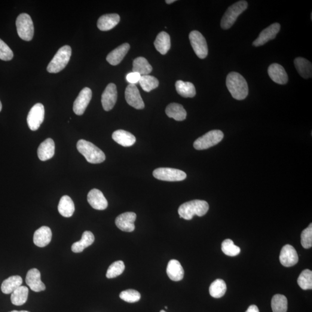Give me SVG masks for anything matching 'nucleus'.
<instances>
[{
	"label": "nucleus",
	"mask_w": 312,
	"mask_h": 312,
	"mask_svg": "<svg viewBox=\"0 0 312 312\" xmlns=\"http://www.w3.org/2000/svg\"><path fill=\"white\" fill-rule=\"evenodd\" d=\"M58 210L60 215L65 218L71 217L75 211V205L72 199L68 195H64L60 199Z\"/></svg>",
	"instance_id": "nucleus-28"
},
{
	"label": "nucleus",
	"mask_w": 312,
	"mask_h": 312,
	"mask_svg": "<svg viewBox=\"0 0 312 312\" xmlns=\"http://www.w3.org/2000/svg\"><path fill=\"white\" fill-rule=\"evenodd\" d=\"M112 139L119 145L124 147L133 146L136 142L135 136L123 130L115 131L112 134Z\"/></svg>",
	"instance_id": "nucleus-25"
},
{
	"label": "nucleus",
	"mask_w": 312,
	"mask_h": 312,
	"mask_svg": "<svg viewBox=\"0 0 312 312\" xmlns=\"http://www.w3.org/2000/svg\"><path fill=\"white\" fill-rule=\"evenodd\" d=\"M72 54L71 48L65 45L61 48L53 57L47 67L50 73H58L62 71L68 64Z\"/></svg>",
	"instance_id": "nucleus-4"
},
{
	"label": "nucleus",
	"mask_w": 312,
	"mask_h": 312,
	"mask_svg": "<svg viewBox=\"0 0 312 312\" xmlns=\"http://www.w3.org/2000/svg\"><path fill=\"white\" fill-rule=\"evenodd\" d=\"M118 14H106L101 17L97 21V27L102 31H109L114 29L120 21Z\"/></svg>",
	"instance_id": "nucleus-21"
},
{
	"label": "nucleus",
	"mask_w": 312,
	"mask_h": 312,
	"mask_svg": "<svg viewBox=\"0 0 312 312\" xmlns=\"http://www.w3.org/2000/svg\"><path fill=\"white\" fill-rule=\"evenodd\" d=\"M78 151L86 160L91 164H100L105 160L104 153L93 143L84 139L79 140L76 145Z\"/></svg>",
	"instance_id": "nucleus-3"
},
{
	"label": "nucleus",
	"mask_w": 312,
	"mask_h": 312,
	"mask_svg": "<svg viewBox=\"0 0 312 312\" xmlns=\"http://www.w3.org/2000/svg\"><path fill=\"white\" fill-rule=\"evenodd\" d=\"M248 7L246 1H240L235 2L228 8L221 20V27L223 29L227 30L233 26L237 18Z\"/></svg>",
	"instance_id": "nucleus-5"
},
{
	"label": "nucleus",
	"mask_w": 312,
	"mask_h": 312,
	"mask_svg": "<svg viewBox=\"0 0 312 312\" xmlns=\"http://www.w3.org/2000/svg\"><path fill=\"white\" fill-rule=\"evenodd\" d=\"M125 270L123 261H118L112 263L107 270L106 277L108 279L116 277L121 275Z\"/></svg>",
	"instance_id": "nucleus-39"
},
{
	"label": "nucleus",
	"mask_w": 312,
	"mask_h": 312,
	"mask_svg": "<svg viewBox=\"0 0 312 312\" xmlns=\"http://www.w3.org/2000/svg\"><path fill=\"white\" fill-rule=\"evenodd\" d=\"M139 83L142 89L146 92L155 89L158 87V79L154 76L149 75H143L140 77Z\"/></svg>",
	"instance_id": "nucleus-37"
},
{
	"label": "nucleus",
	"mask_w": 312,
	"mask_h": 312,
	"mask_svg": "<svg viewBox=\"0 0 312 312\" xmlns=\"http://www.w3.org/2000/svg\"><path fill=\"white\" fill-rule=\"evenodd\" d=\"M297 282L302 290L312 289V272L310 270H305L301 272L298 277Z\"/></svg>",
	"instance_id": "nucleus-38"
},
{
	"label": "nucleus",
	"mask_w": 312,
	"mask_h": 312,
	"mask_svg": "<svg viewBox=\"0 0 312 312\" xmlns=\"http://www.w3.org/2000/svg\"><path fill=\"white\" fill-rule=\"evenodd\" d=\"M227 291V286L222 279H216L213 281L209 287L210 295L213 298H220L224 296Z\"/></svg>",
	"instance_id": "nucleus-35"
},
{
	"label": "nucleus",
	"mask_w": 312,
	"mask_h": 312,
	"mask_svg": "<svg viewBox=\"0 0 312 312\" xmlns=\"http://www.w3.org/2000/svg\"><path fill=\"white\" fill-rule=\"evenodd\" d=\"M14 53L7 44L0 39V59L10 61L13 59Z\"/></svg>",
	"instance_id": "nucleus-43"
},
{
	"label": "nucleus",
	"mask_w": 312,
	"mask_h": 312,
	"mask_svg": "<svg viewBox=\"0 0 312 312\" xmlns=\"http://www.w3.org/2000/svg\"><path fill=\"white\" fill-rule=\"evenodd\" d=\"M280 29V24L275 23L263 30L260 34L259 37L253 42V45L255 47H260L264 45L269 41L272 40L276 37Z\"/></svg>",
	"instance_id": "nucleus-15"
},
{
	"label": "nucleus",
	"mask_w": 312,
	"mask_h": 312,
	"mask_svg": "<svg viewBox=\"0 0 312 312\" xmlns=\"http://www.w3.org/2000/svg\"><path fill=\"white\" fill-rule=\"evenodd\" d=\"M1 109H2V104H1V101H0V112L1 111Z\"/></svg>",
	"instance_id": "nucleus-48"
},
{
	"label": "nucleus",
	"mask_w": 312,
	"mask_h": 312,
	"mask_svg": "<svg viewBox=\"0 0 312 312\" xmlns=\"http://www.w3.org/2000/svg\"><path fill=\"white\" fill-rule=\"evenodd\" d=\"M160 312H166L165 311L162 310V311H160Z\"/></svg>",
	"instance_id": "nucleus-49"
},
{
	"label": "nucleus",
	"mask_w": 312,
	"mask_h": 312,
	"mask_svg": "<svg viewBox=\"0 0 312 312\" xmlns=\"http://www.w3.org/2000/svg\"><path fill=\"white\" fill-rule=\"evenodd\" d=\"M287 299L285 296L276 295L271 301L272 310L273 312H286L287 311Z\"/></svg>",
	"instance_id": "nucleus-36"
},
{
	"label": "nucleus",
	"mask_w": 312,
	"mask_h": 312,
	"mask_svg": "<svg viewBox=\"0 0 312 312\" xmlns=\"http://www.w3.org/2000/svg\"><path fill=\"white\" fill-rule=\"evenodd\" d=\"M246 312H260L258 307L256 305H252L247 309Z\"/></svg>",
	"instance_id": "nucleus-45"
},
{
	"label": "nucleus",
	"mask_w": 312,
	"mask_h": 312,
	"mask_svg": "<svg viewBox=\"0 0 312 312\" xmlns=\"http://www.w3.org/2000/svg\"><path fill=\"white\" fill-rule=\"evenodd\" d=\"M137 215L134 212H125L116 218L115 224L118 228L124 232H133L135 229Z\"/></svg>",
	"instance_id": "nucleus-16"
},
{
	"label": "nucleus",
	"mask_w": 312,
	"mask_h": 312,
	"mask_svg": "<svg viewBox=\"0 0 312 312\" xmlns=\"http://www.w3.org/2000/svg\"><path fill=\"white\" fill-rule=\"evenodd\" d=\"M125 98L128 105L137 109L145 108V104L136 85L130 84L125 91Z\"/></svg>",
	"instance_id": "nucleus-12"
},
{
	"label": "nucleus",
	"mask_w": 312,
	"mask_h": 312,
	"mask_svg": "<svg viewBox=\"0 0 312 312\" xmlns=\"http://www.w3.org/2000/svg\"><path fill=\"white\" fill-rule=\"evenodd\" d=\"M209 210V205L203 200H195L187 202L180 206L178 213L180 218L190 220L195 215L203 216Z\"/></svg>",
	"instance_id": "nucleus-2"
},
{
	"label": "nucleus",
	"mask_w": 312,
	"mask_h": 312,
	"mask_svg": "<svg viewBox=\"0 0 312 312\" xmlns=\"http://www.w3.org/2000/svg\"><path fill=\"white\" fill-rule=\"evenodd\" d=\"M29 289L21 286L11 293V300L14 305L20 306L25 304L28 298Z\"/></svg>",
	"instance_id": "nucleus-33"
},
{
	"label": "nucleus",
	"mask_w": 312,
	"mask_h": 312,
	"mask_svg": "<svg viewBox=\"0 0 312 312\" xmlns=\"http://www.w3.org/2000/svg\"><path fill=\"white\" fill-rule=\"evenodd\" d=\"M153 175L156 179L163 181L178 182L187 177L183 171L171 168H159L154 170Z\"/></svg>",
	"instance_id": "nucleus-8"
},
{
	"label": "nucleus",
	"mask_w": 312,
	"mask_h": 312,
	"mask_svg": "<svg viewBox=\"0 0 312 312\" xmlns=\"http://www.w3.org/2000/svg\"><path fill=\"white\" fill-rule=\"evenodd\" d=\"M222 252L228 256H236L241 252L240 247L235 245L231 240H225L222 244Z\"/></svg>",
	"instance_id": "nucleus-40"
},
{
	"label": "nucleus",
	"mask_w": 312,
	"mask_h": 312,
	"mask_svg": "<svg viewBox=\"0 0 312 312\" xmlns=\"http://www.w3.org/2000/svg\"><path fill=\"white\" fill-rule=\"evenodd\" d=\"M94 236L92 232L86 231L82 234L81 240L73 243L71 249L73 253H78L83 252L85 248L90 246L94 242Z\"/></svg>",
	"instance_id": "nucleus-26"
},
{
	"label": "nucleus",
	"mask_w": 312,
	"mask_h": 312,
	"mask_svg": "<svg viewBox=\"0 0 312 312\" xmlns=\"http://www.w3.org/2000/svg\"><path fill=\"white\" fill-rule=\"evenodd\" d=\"M269 76L275 83L285 85L288 82V76L285 69L279 64H271L268 69Z\"/></svg>",
	"instance_id": "nucleus-19"
},
{
	"label": "nucleus",
	"mask_w": 312,
	"mask_h": 312,
	"mask_svg": "<svg viewBox=\"0 0 312 312\" xmlns=\"http://www.w3.org/2000/svg\"><path fill=\"white\" fill-rule=\"evenodd\" d=\"M52 237L51 228L47 226H42L35 232L33 242L36 246L44 247L50 243Z\"/></svg>",
	"instance_id": "nucleus-20"
},
{
	"label": "nucleus",
	"mask_w": 312,
	"mask_h": 312,
	"mask_svg": "<svg viewBox=\"0 0 312 312\" xmlns=\"http://www.w3.org/2000/svg\"><path fill=\"white\" fill-rule=\"evenodd\" d=\"M189 39L197 56L201 59L206 58L208 54L207 42L202 34L194 30L190 33Z\"/></svg>",
	"instance_id": "nucleus-9"
},
{
	"label": "nucleus",
	"mask_w": 312,
	"mask_h": 312,
	"mask_svg": "<svg viewBox=\"0 0 312 312\" xmlns=\"http://www.w3.org/2000/svg\"><path fill=\"white\" fill-rule=\"evenodd\" d=\"M155 47L161 54H166L171 48V39L169 35L162 32L158 34L154 43Z\"/></svg>",
	"instance_id": "nucleus-29"
},
{
	"label": "nucleus",
	"mask_w": 312,
	"mask_h": 312,
	"mask_svg": "<svg viewBox=\"0 0 312 312\" xmlns=\"http://www.w3.org/2000/svg\"><path fill=\"white\" fill-rule=\"evenodd\" d=\"M30 312L26 311H11V312Z\"/></svg>",
	"instance_id": "nucleus-47"
},
{
	"label": "nucleus",
	"mask_w": 312,
	"mask_h": 312,
	"mask_svg": "<svg viewBox=\"0 0 312 312\" xmlns=\"http://www.w3.org/2000/svg\"><path fill=\"white\" fill-rule=\"evenodd\" d=\"M118 99L117 87L114 84H109L104 90L102 97L103 107L105 111L114 108Z\"/></svg>",
	"instance_id": "nucleus-13"
},
{
	"label": "nucleus",
	"mask_w": 312,
	"mask_h": 312,
	"mask_svg": "<svg viewBox=\"0 0 312 312\" xmlns=\"http://www.w3.org/2000/svg\"><path fill=\"white\" fill-rule=\"evenodd\" d=\"M295 65L299 74L302 78L308 79L312 77V63L303 57H297L295 60Z\"/></svg>",
	"instance_id": "nucleus-30"
},
{
	"label": "nucleus",
	"mask_w": 312,
	"mask_h": 312,
	"mask_svg": "<svg viewBox=\"0 0 312 312\" xmlns=\"http://www.w3.org/2000/svg\"><path fill=\"white\" fill-rule=\"evenodd\" d=\"M224 134L222 131L215 130L209 131L198 139L194 143V148L201 151L218 144L223 139Z\"/></svg>",
	"instance_id": "nucleus-7"
},
{
	"label": "nucleus",
	"mask_w": 312,
	"mask_h": 312,
	"mask_svg": "<svg viewBox=\"0 0 312 312\" xmlns=\"http://www.w3.org/2000/svg\"><path fill=\"white\" fill-rule=\"evenodd\" d=\"M175 1H176L175 0H167V1H166V2L168 4H172V3Z\"/></svg>",
	"instance_id": "nucleus-46"
},
{
	"label": "nucleus",
	"mask_w": 312,
	"mask_h": 312,
	"mask_svg": "<svg viewBox=\"0 0 312 312\" xmlns=\"http://www.w3.org/2000/svg\"><path fill=\"white\" fill-rule=\"evenodd\" d=\"M301 244L305 249H310L312 246V225L311 223L308 228L304 229L301 234Z\"/></svg>",
	"instance_id": "nucleus-42"
},
{
	"label": "nucleus",
	"mask_w": 312,
	"mask_h": 312,
	"mask_svg": "<svg viewBox=\"0 0 312 312\" xmlns=\"http://www.w3.org/2000/svg\"><path fill=\"white\" fill-rule=\"evenodd\" d=\"M22 283V278L18 275L9 277L3 281L1 287V291L5 295H9L21 286Z\"/></svg>",
	"instance_id": "nucleus-31"
},
{
	"label": "nucleus",
	"mask_w": 312,
	"mask_h": 312,
	"mask_svg": "<svg viewBox=\"0 0 312 312\" xmlns=\"http://www.w3.org/2000/svg\"><path fill=\"white\" fill-rule=\"evenodd\" d=\"M55 145L53 140L48 139L39 146L38 156L39 160L44 161L50 160L54 155Z\"/></svg>",
	"instance_id": "nucleus-23"
},
{
	"label": "nucleus",
	"mask_w": 312,
	"mask_h": 312,
	"mask_svg": "<svg viewBox=\"0 0 312 312\" xmlns=\"http://www.w3.org/2000/svg\"><path fill=\"white\" fill-rule=\"evenodd\" d=\"M44 106L41 103L35 104L27 116V121L30 129L32 131L37 130L44 121Z\"/></svg>",
	"instance_id": "nucleus-10"
},
{
	"label": "nucleus",
	"mask_w": 312,
	"mask_h": 312,
	"mask_svg": "<svg viewBox=\"0 0 312 312\" xmlns=\"http://www.w3.org/2000/svg\"><path fill=\"white\" fill-rule=\"evenodd\" d=\"M16 25L19 37L24 41L32 40L35 33L33 20L30 15L23 13L18 16Z\"/></svg>",
	"instance_id": "nucleus-6"
},
{
	"label": "nucleus",
	"mask_w": 312,
	"mask_h": 312,
	"mask_svg": "<svg viewBox=\"0 0 312 312\" xmlns=\"http://www.w3.org/2000/svg\"><path fill=\"white\" fill-rule=\"evenodd\" d=\"M165 308H166V309H167V308H168V307H165Z\"/></svg>",
	"instance_id": "nucleus-50"
},
{
	"label": "nucleus",
	"mask_w": 312,
	"mask_h": 312,
	"mask_svg": "<svg viewBox=\"0 0 312 312\" xmlns=\"http://www.w3.org/2000/svg\"><path fill=\"white\" fill-rule=\"evenodd\" d=\"M26 282L33 292H40L46 289L44 283L41 280L40 272L36 268L31 269L27 272Z\"/></svg>",
	"instance_id": "nucleus-17"
},
{
	"label": "nucleus",
	"mask_w": 312,
	"mask_h": 312,
	"mask_svg": "<svg viewBox=\"0 0 312 312\" xmlns=\"http://www.w3.org/2000/svg\"><path fill=\"white\" fill-rule=\"evenodd\" d=\"M87 201L91 207L96 210H105L108 206V201L103 192L96 189H92L88 192Z\"/></svg>",
	"instance_id": "nucleus-18"
},
{
	"label": "nucleus",
	"mask_w": 312,
	"mask_h": 312,
	"mask_svg": "<svg viewBox=\"0 0 312 312\" xmlns=\"http://www.w3.org/2000/svg\"><path fill=\"white\" fill-rule=\"evenodd\" d=\"M279 260L281 264L284 267H291L298 262V254L295 247L290 244H286L281 250Z\"/></svg>",
	"instance_id": "nucleus-14"
},
{
	"label": "nucleus",
	"mask_w": 312,
	"mask_h": 312,
	"mask_svg": "<svg viewBox=\"0 0 312 312\" xmlns=\"http://www.w3.org/2000/svg\"><path fill=\"white\" fill-rule=\"evenodd\" d=\"M91 97L92 91L90 88L85 87L81 91L73 103V111L76 115L81 116L84 114L90 102Z\"/></svg>",
	"instance_id": "nucleus-11"
},
{
	"label": "nucleus",
	"mask_w": 312,
	"mask_h": 312,
	"mask_svg": "<svg viewBox=\"0 0 312 312\" xmlns=\"http://www.w3.org/2000/svg\"><path fill=\"white\" fill-rule=\"evenodd\" d=\"M130 45L127 43L119 46L117 48L115 49L114 51L108 54L106 57V60L112 66L118 65L124 59L125 55L128 53L130 50Z\"/></svg>",
	"instance_id": "nucleus-22"
},
{
	"label": "nucleus",
	"mask_w": 312,
	"mask_h": 312,
	"mask_svg": "<svg viewBox=\"0 0 312 312\" xmlns=\"http://www.w3.org/2000/svg\"><path fill=\"white\" fill-rule=\"evenodd\" d=\"M166 113L168 117L173 118L176 121L185 120L187 112L182 105L177 103H171L167 106Z\"/></svg>",
	"instance_id": "nucleus-27"
},
{
	"label": "nucleus",
	"mask_w": 312,
	"mask_h": 312,
	"mask_svg": "<svg viewBox=\"0 0 312 312\" xmlns=\"http://www.w3.org/2000/svg\"><path fill=\"white\" fill-rule=\"evenodd\" d=\"M226 85L229 93L235 99L243 100L245 99L248 95V85L245 79L239 73H229L226 78Z\"/></svg>",
	"instance_id": "nucleus-1"
},
{
	"label": "nucleus",
	"mask_w": 312,
	"mask_h": 312,
	"mask_svg": "<svg viewBox=\"0 0 312 312\" xmlns=\"http://www.w3.org/2000/svg\"><path fill=\"white\" fill-rule=\"evenodd\" d=\"M167 274L171 280L178 281L184 277V270L180 263L176 260H171L168 262Z\"/></svg>",
	"instance_id": "nucleus-24"
},
{
	"label": "nucleus",
	"mask_w": 312,
	"mask_h": 312,
	"mask_svg": "<svg viewBox=\"0 0 312 312\" xmlns=\"http://www.w3.org/2000/svg\"><path fill=\"white\" fill-rule=\"evenodd\" d=\"M140 295L139 292L135 290H127L122 292L120 295V298L123 301L129 303H134L139 301Z\"/></svg>",
	"instance_id": "nucleus-41"
},
{
	"label": "nucleus",
	"mask_w": 312,
	"mask_h": 312,
	"mask_svg": "<svg viewBox=\"0 0 312 312\" xmlns=\"http://www.w3.org/2000/svg\"><path fill=\"white\" fill-rule=\"evenodd\" d=\"M175 87L177 93L183 97L192 98L196 94L194 85L191 82L177 81Z\"/></svg>",
	"instance_id": "nucleus-32"
},
{
	"label": "nucleus",
	"mask_w": 312,
	"mask_h": 312,
	"mask_svg": "<svg viewBox=\"0 0 312 312\" xmlns=\"http://www.w3.org/2000/svg\"><path fill=\"white\" fill-rule=\"evenodd\" d=\"M152 67L145 57H139L134 59L133 71L141 76L149 75L152 71Z\"/></svg>",
	"instance_id": "nucleus-34"
},
{
	"label": "nucleus",
	"mask_w": 312,
	"mask_h": 312,
	"mask_svg": "<svg viewBox=\"0 0 312 312\" xmlns=\"http://www.w3.org/2000/svg\"><path fill=\"white\" fill-rule=\"evenodd\" d=\"M141 75L137 72H131L128 73L126 76L127 81L130 84L135 85L139 82Z\"/></svg>",
	"instance_id": "nucleus-44"
}]
</instances>
